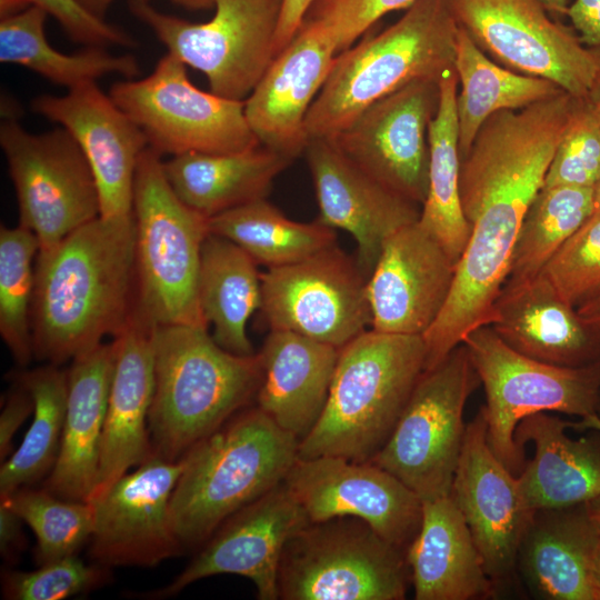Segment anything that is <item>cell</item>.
I'll return each mask as SVG.
<instances>
[{"instance_id": "21", "label": "cell", "mask_w": 600, "mask_h": 600, "mask_svg": "<svg viewBox=\"0 0 600 600\" xmlns=\"http://www.w3.org/2000/svg\"><path fill=\"white\" fill-rule=\"evenodd\" d=\"M31 108L68 130L79 144L97 183L100 217L131 216L136 170L148 147L140 128L96 82L62 97L39 96Z\"/></svg>"}, {"instance_id": "57", "label": "cell", "mask_w": 600, "mask_h": 600, "mask_svg": "<svg viewBox=\"0 0 600 600\" xmlns=\"http://www.w3.org/2000/svg\"><path fill=\"white\" fill-rule=\"evenodd\" d=\"M177 4L189 9H203L214 4V0H172Z\"/></svg>"}, {"instance_id": "16", "label": "cell", "mask_w": 600, "mask_h": 600, "mask_svg": "<svg viewBox=\"0 0 600 600\" xmlns=\"http://www.w3.org/2000/svg\"><path fill=\"white\" fill-rule=\"evenodd\" d=\"M283 482L311 522L358 518L404 550L419 531L421 498L371 461L333 456L297 458Z\"/></svg>"}, {"instance_id": "39", "label": "cell", "mask_w": 600, "mask_h": 600, "mask_svg": "<svg viewBox=\"0 0 600 600\" xmlns=\"http://www.w3.org/2000/svg\"><path fill=\"white\" fill-rule=\"evenodd\" d=\"M39 252L36 234L18 226L0 229V334L19 366L33 353L32 303L36 283L33 261Z\"/></svg>"}, {"instance_id": "12", "label": "cell", "mask_w": 600, "mask_h": 600, "mask_svg": "<svg viewBox=\"0 0 600 600\" xmlns=\"http://www.w3.org/2000/svg\"><path fill=\"white\" fill-rule=\"evenodd\" d=\"M0 144L12 179L20 226L32 231L39 252L50 251L70 233L100 216L91 168L64 128L27 132L16 120L0 128Z\"/></svg>"}, {"instance_id": "26", "label": "cell", "mask_w": 600, "mask_h": 600, "mask_svg": "<svg viewBox=\"0 0 600 600\" xmlns=\"http://www.w3.org/2000/svg\"><path fill=\"white\" fill-rule=\"evenodd\" d=\"M117 357V342L76 358L67 371L68 398L56 463L44 489L88 502L97 483L102 432Z\"/></svg>"}, {"instance_id": "45", "label": "cell", "mask_w": 600, "mask_h": 600, "mask_svg": "<svg viewBox=\"0 0 600 600\" xmlns=\"http://www.w3.org/2000/svg\"><path fill=\"white\" fill-rule=\"evenodd\" d=\"M54 17L69 37L88 47L119 44L131 47L134 41L86 9L78 0H23Z\"/></svg>"}, {"instance_id": "36", "label": "cell", "mask_w": 600, "mask_h": 600, "mask_svg": "<svg viewBox=\"0 0 600 600\" xmlns=\"http://www.w3.org/2000/svg\"><path fill=\"white\" fill-rule=\"evenodd\" d=\"M208 226L210 233L232 241L267 268L288 266L337 244L334 229L318 220L293 221L266 198L209 218Z\"/></svg>"}, {"instance_id": "54", "label": "cell", "mask_w": 600, "mask_h": 600, "mask_svg": "<svg viewBox=\"0 0 600 600\" xmlns=\"http://www.w3.org/2000/svg\"><path fill=\"white\" fill-rule=\"evenodd\" d=\"M571 428L579 431H587L590 429L600 431V416L592 413L580 418L579 421L571 423Z\"/></svg>"}, {"instance_id": "59", "label": "cell", "mask_w": 600, "mask_h": 600, "mask_svg": "<svg viewBox=\"0 0 600 600\" xmlns=\"http://www.w3.org/2000/svg\"><path fill=\"white\" fill-rule=\"evenodd\" d=\"M597 414L600 416V393H599V398H598V403H597Z\"/></svg>"}, {"instance_id": "48", "label": "cell", "mask_w": 600, "mask_h": 600, "mask_svg": "<svg viewBox=\"0 0 600 600\" xmlns=\"http://www.w3.org/2000/svg\"><path fill=\"white\" fill-rule=\"evenodd\" d=\"M22 520L8 506L0 504V553L2 558L13 563L26 547L22 531Z\"/></svg>"}, {"instance_id": "6", "label": "cell", "mask_w": 600, "mask_h": 600, "mask_svg": "<svg viewBox=\"0 0 600 600\" xmlns=\"http://www.w3.org/2000/svg\"><path fill=\"white\" fill-rule=\"evenodd\" d=\"M136 311L153 326L208 328L198 298L201 249L208 218L176 194L161 154L147 147L133 186Z\"/></svg>"}, {"instance_id": "40", "label": "cell", "mask_w": 600, "mask_h": 600, "mask_svg": "<svg viewBox=\"0 0 600 600\" xmlns=\"http://www.w3.org/2000/svg\"><path fill=\"white\" fill-rule=\"evenodd\" d=\"M1 502L34 532L39 566L77 554L91 539L93 510L89 502L62 499L44 488L29 487L1 498Z\"/></svg>"}, {"instance_id": "53", "label": "cell", "mask_w": 600, "mask_h": 600, "mask_svg": "<svg viewBox=\"0 0 600 600\" xmlns=\"http://www.w3.org/2000/svg\"><path fill=\"white\" fill-rule=\"evenodd\" d=\"M592 580L596 600H600V537L597 542L592 560Z\"/></svg>"}, {"instance_id": "22", "label": "cell", "mask_w": 600, "mask_h": 600, "mask_svg": "<svg viewBox=\"0 0 600 600\" xmlns=\"http://www.w3.org/2000/svg\"><path fill=\"white\" fill-rule=\"evenodd\" d=\"M304 156L319 207L318 221L349 232L369 278L390 236L420 219L421 206L389 189L353 163L328 138L309 139Z\"/></svg>"}, {"instance_id": "58", "label": "cell", "mask_w": 600, "mask_h": 600, "mask_svg": "<svg viewBox=\"0 0 600 600\" xmlns=\"http://www.w3.org/2000/svg\"><path fill=\"white\" fill-rule=\"evenodd\" d=\"M600 211V178L593 186V212Z\"/></svg>"}, {"instance_id": "3", "label": "cell", "mask_w": 600, "mask_h": 600, "mask_svg": "<svg viewBox=\"0 0 600 600\" xmlns=\"http://www.w3.org/2000/svg\"><path fill=\"white\" fill-rule=\"evenodd\" d=\"M298 448L299 440L257 406L193 446L170 499L182 550L202 546L230 516L282 483Z\"/></svg>"}, {"instance_id": "28", "label": "cell", "mask_w": 600, "mask_h": 600, "mask_svg": "<svg viewBox=\"0 0 600 600\" xmlns=\"http://www.w3.org/2000/svg\"><path fill=\"white\" fill-rule=\"evenodd\" d=\"M599 537L586 503L536 510L516 569L539 599L596 600L592 560Z\"/></svg>"}, {"instance_id": "51", "label": "cell", "mask_w": 600, "mask_h": 600, "mask_svg": "<svg viewBox=\"0 0 600 600\" xmlns=\"http://www.w3.org/2000/svg\"><path fill=\"white\" fill-rule=\"evenodd\" d=\"M586 101L589 104L593 116L600 123V72L593 81L586 97Z\"/></svg>"}, {"instance_id": "44", "label": "cell", "mask_w": 600, "mask_h": 600, "mask_svg": "<svg viewBox=\"0 0 600 600\" xmlns=\"http://www.w3.org/2000/svg\"><path fill=\"white\" fill-rule=\"evenodd\" d=\"M416 0H313L303 21L322 26L338 53L350 48L384 14L407 9Z\"/></svg>"}, {"instance_id": "29", "label": "cell", "mask_w": 600, "mask_h": 600, "mask_svg": "<svg viewBox=\"0 0 600 600\" xmlns=\"http://www.w3.org/2000/svg\"><path fill=\"white\" fill-rule=\"evenodd\" d=\"M572 421L548 412L522 419L514 432L518 449L526 454L529 441L534 457L517 476L530 509L563 508L586 503L600 494V431L571 439L566 430Z\"/></svg>"}, {"instance_id": "55", "label": "cell", "mask_w": 600, "mask_h": 600, "mask_svg": "<svg viewBox=\"0 0 600 600\" xmlns=\"http://www.w3.org/2000/svg\"><path fill=\"white\" fill-rule=\"evenodd\" d=\"M86 9H88L93 14L102 18V14L106 12L108 7L114 0H78Z\"/></svg>"}, {"instance_id": "8", "label": "cell", "mask_w": 600, "mask_h": 600, "mask_svg": "<svg viewBox=\"0 0 600 600\" xmlns=\"http://www.w3.org/2000/svg\"><path fill=\"white\" fill-rule=\"evenodd\" d=\"M462 343L484 389L489 446L516 476L526 464L514 441L522 419L549 411L579 418L597 413L600 360L580 367L542 362L510 348L489 324L470 331Z\"/></svg>"}, {"instance_id": "56", "label": "cell", "mask_w": 600, "mask_h": 600, "mask_svg": "<svg viewBox=\"0 0 600 600\" xmlns=\"http://www.w3.org/2000/svg\"><path fill=\"white\" fill-rule=\"evenodd\" d=\"M589 517L600 531V494L586 502Z\"/></svg>"}, {"instance_id": "13", "label": "cell", "mask_w": 600, "mask_h": 600, "mask_svg": "<svg viewBox=\"0 0 600 600\" xmlns=\"http://www.w3.org/2000/svg\"><path fill=\"white\" fill-rule=\"evenodd\" d=\"M458 27L502 67L547 79L586 99L600 72V49L549 18L539 0H447Z\"/></svg>"}, {"instance_id": "32", "label": "cell", "mask_w": 600, "mask_h": 600, "mask_svg": "<svg viewBox=\"0 0 600 600\" xmlns=\"http://www.w3.org/2000/svg\"><path fill=\"white\" fill-rule=\"evenodd\" d=\"M257 262L232 241L209 233L202 244L198 298L213 339L223 349L251 356L247 333L252 313L261 306V274Z\"/></svg>"}, {"instance_id": "10", "label": "cell", "mask_w": 600, "mask_h": 600, "mask_svg": "<svg viewBox=\"0 0 600 600\" xmlns=\"http://www.w3.org/2000/svg\"><path fill=\"white\" fill-rule=\"evenodd\" d=\"M283 0H214L213 17L192 23L130 0L131 12L177 57L208 79L211 92L244 101L274 56Z\"/></svg>"}, {"instance_id": "2", "label": "cell", "mask_w": 600, "mask_h": 600, "mask_svg": "<svg viewBox=\"0 0 600 600\" xmlns=\"http://www.w3.org/2000/svg\"><path fill=\"white\" fill-rule=\"evenodd\" d=\"M152 348V454L177 461L247 408L261 381L260 358L229 352L207 328L189 324L154 326Z\"/></svg>"}, {"instance_id": "11", "label": "cell", "mask_w": 600, "mask_h": 600, "mask_svg": "<svg viewBox=\"0 0 600 600\" xmlns=\"http://www.w3.org/2000/svg\"><path fill=\"white\" fill-rule=\"evenodd\" d=\"M109 96L160 154L226 153L260 144L246 118L244 101L198 89L186 64L171 53L148 77L116 82Z\"/></svg>"}, {"instance_id": "25", "label": "cell", "mask_w": 600, "mask_h": 600, "mask_svg": "<svg viewBox=\"0 0 600 600\" xmlns=\"http://www.w3.org/2000/svg\"><path fill=\"white\" fill-rule=\"evenodd\" d=\"M489 326L513 350L529 358L563 367L600 360V342L549 280L504 284Z\"/></svg>"}, {"instance_id": "27", "label": "cell", "mask_w": 600, "mask_h": 600, "mask_svg": "<svg viewBox=\"0 0 600 600\" xmlns=\"http://www.w3.org/2000/svg\"><path fill=\"white\" fill-rule=\"evenodd\" d=\"M339 348L301 334L270 330L261 351L257 407L299 441L324 409Z\"/></svg>"}, {"instance_id": "4", "label": "cell", "mask_w": 600, "mask_h": 600, "mask_svg": "<svg viewBox=\"0 0 600 600\" xmlns=\"http://www.w3.org/2000/svg\"><path fill=\"white\" fill-rule=\"evenodd\" d=\"M426 370L422 336L366 330L340 348L328 399L298 458L371 461Z\"/></svg>"}, {"instance_id": "20", "label": "cell", "mask_w": 600, "mask_h": 600, "mask_svg": "<svg viewBox=\"0 0 600 600\" xmlns=\"http://www.w3.org/2000/svg\"><path fill=\"white\" fill-rule=\"evenodd\" d=\"M456 270L457 262L419 220L396 231L367 281L371 329L423 336L449 298Z\"/></svg>"}, {"instance_id": "41", "label": "cell", "mask_w": 600, "mask_h": 600, "mask_svg": "<svg viewBox=\"0 0 600 600\" xmlns=\"http://www.w3.org/2000/svg\"><path fill=\"white\" fill-rule=\"evenodd\" d=\"M541 273L576 309L600 294V211L562 244Z\"/></svg>"}, {"instance_id": "24", "label": "cell", "mask_w": 600, "mask_h": 600, "mask_svg": "<svg viewBox=\"0 0 600 600\" xmlns=\"http://www.w3.org/2000/svg\"><path fill=\"white\" fill-rule=\"evenodd\" d=\"M153 327L134 310L122 332L113 338L117 357L91 496L152 456L149 412L154 392Z\"/></svg>"}, {"instance_id": "52", "label": "cell", "mask_w": 600, "mask_h": 600, "mask_svg": "<svg viewBox=\"0 0 600 600\" xmlns=\"http://www.w3.org/2000/svg\"><path fill=\"white\" fill-rule=\"evenodd\" d=\"M539 2L554 18L567 16L568 0H539Z\"/></svg>"}, {"instance_id": "18", "label": "cell", "mask_w": 600, "mask_h": 600, "mask_svg": "<svg viewBox=\"0 0 600 600\" xmlns=\"http://www.w3.org/2000/svg\"><path fill=\"white\" fill-rule=\"evenodd\" d=\"M450 494L497 590L517 571L518 550L534 511L522 496L518 477L489 446L481 408L466 427Z\"/></svg>"}, {"instance_id": "47", "label": "cell", "mask_w": 600, "mask_h": 600, "mask_svg": "<svg viewBox=\"0 0 600 600\" xmlns=\"http://www.w3.org/2000/svg\"><path fill=\"white\" fill-rule=\"evenodd\" d=\"M567 16L583 44L600 49V0H574Z\"/></svg>"}, {"instance_id": "1", "label": "cell", "mask_w": 600, "mask_h": 600, "mask_svg": "<svg viewBox=\"0 0 600 600\" xmlns=\"http://www.w3.org/2000/svg\"><path fill=\"white\" fill-rule=\"evenodd\" d=\"M137 300L133 213L98 217L36 259L32 342L37 359L59 366L116 338Z\"/></svg>"}, {"instance_id": "34", "label": "cell", "mask_w": 600, "mask_h": 600, "mask_svg": "<svg viewBox=\"0 0 600 600\" xmlns=\"http://www.w3.org/2000/svg\"><path fill=\"white\" fill-rule=\"evenodd\" d=\"M453 66L461 86L457 93L461 158L484 121L497 111L519 110L563 91L547 79L518 73L498 64L460 27Z\"/></svg>"}, {"instance_id": "5", "label": "cell", "mask_w": 600, "mask_h": 600, "mask_svg": "<svg viewBox=\"0 0 600 600\" xmlns=\"http://www.w3.org/2000/svg\"><path fill=\"white\" fill-rule=\"evenodd\" d=\"M459 27L447 0H416L393 24L339 52L310 107L311 138H332L366 108L419 79L453 68Z\"/></svg>"}, {"instance_id": "14", "label": "cell", "mask_w": 600, "mask_h": 600, "mask_svg": "<svg viewBox=\"0 0 600 600\" xmlns=\"http://www.w3.org/2000/svg\"><path fill=\"white\" fill-rule=\"evenodd\" d=\"M368 277L337 244L261 273L260 310L271 330L342 348L372 321Z\"/></svg>"}, {"instance_id": "33", "label": "cell", "mask_w": 600, "mask_h": 600, "mask_svg": "<svg viewBox=\"0 0 600 600\" xmlns=\"http://www.w3.org/2000/svg\"><path fill=\"white\" fill-rule=\"evenodd\" d=\"M438 110L429 123V187L419 223L431 233L458 263L470 238L463 214L459 173V127L457 116V71L446 70L440 80Z\"/></svg>"}, {"instance_id": "42", "label": "cell", "mask_w": 600, "mask_h": 600, "mask_svg": "<svg viewBox=\"0 0 600 600\" xmlns=\"http://www.w3.org/2000/svg\"><path fill=\"white\" fill-rule=\"evenodd\" d=\"M102 564H88L77 554L33 571L6 570L1 574L2 596L10 600H61L104 584L110 572Z\"/></svg>"}, {"instance_id": "7", "label": "cell", "mask_w": 600, "mask_h": 600, "mask_svg": "<svg viewBox=\"0 0 600 600\" xmlns=\"http://www.w3.org/2000/svg\"><path fill=\"white\" fill-rule=\"evenodd\" d=\"M411 582L407 550L353 517L308 522L287 541L278 599L402 600Z\"/></svg>"}, {"instance_id": "49", "label": "cell", "mask_w": 600, "mask_h": 600, "mask_svg": "<svg viewBox=\"0 0 600 600\" xmlns=\"http://www.w3.org/2000/svg\"><path fill=\"white\" fill-rule=\"evenodd\" d=\"M313 0H283L274 40L277 57L293 39L300 29Z\"/></svg>"}, {"instance_id": "19", "label": "cell", "mask_w": 600, "mask_h": 600, "mask_svg": "<svg viewBox=\"0 0 600 600\" xmlns=\"http://www.w3.org/2000/svg\"><path fill=\"white\" fill-rule=\"evenodd\" d=\"M308 522L304 510L282 482L223 521L186 569L149 596L167 598L198 580L230 573L250 579L259 599L276 600L283 548Z\"/></svg>"}, {"instance_id": "30", "label": "cell", "mask_w": 600, "mask_h": 600, "mask_svg": "<svg viewBox=\"0 0 600 600\" xmlns=\"http://www.w3.org/2000/svg\"><path fill=\"white\" fill-rule=\"evenodd\" d=\"M407 560L417 600L487 599L497 592L451 494L422 500L421 524Z\"/></svg>"}, {"instance_id": "9", "label": "cell", "mask_w": 600, "mask_h": 600, "mask_svg": "<svg viewBox=\"0 0 600 600\" xmlns=\"http://www.w3.org/2000/svg\"><path fill=\"white\" fill-rule=\"evenodd\" d=\"M480 382L463 343L424 370L391 436L371 462L421 500L451 493L466 427V402Z\"/></svg>"}, {"instance_id": "38", "label": "cell", "mask_w": 600, "mask_h": 600, "mask_svg": "<svg viewBox=\"0 0 600 600\" xmlns=\"http://www.w3.org/2000/svg\"><path fill=\"white\" fill-rule=\"evenodd\" d=\"M592 213L593 188L542 187L521 222L504 284L524 282L540 274Z\"/></svg>"}, {"instance_id": "17", "label": "cell", "mask_w": 600, "mask_h": 600, "mask_svg": "<svg viewBox=\"0 0 600 600\" xmlns=\"http://www.w3.org/2000/svg\"><path fill=\"white\" fill-rule=\"evenodd\" d=\"M184 467L152 454L89 499L90 556L104 567H154L182 548L170 521V499Z\"/></svg>"}, {"instance_id": "43", "label": "cell", "mask_w": 600, "mask_h": 600, "mask_svg": "<svg viewBox=\"0 0 600 600\" xmlns=\"http://www.w3.org/2000/svg\"><path fill=\"white\" fill-rule=\"evenodd\" d=\"M600 178V123L579 99L549 164L543 187L593 188Z\"/></svg>"}, {"instance_id": "50", "label": "cell", "mask_w": 600, "mask_h": 600, "mask_svg": "<svg viewBox=\"0 0 600 600\" xmlns=\"http://www.w3.org/2000/svg\"><path fill=\"white\" fill-rule=\"evenodd\" d=\"M577 311L582 322L600 342V294L578 307Z\"/></svg>"}, {"instance_id": "23", "label": "cell", "mask_w": 600, "mask_h": 600, "mask_svg": "<svg viewBox=\"0 0 600 600\" xmlns=\"http://www.w3.org/2000/svg\"><path fill=\"white\" fill-rule=\"evenodd\" d=\"M337 47L320 24L303 21L244 100V114L259 142L293 160L304 153L306 119L332 68Z\"/></svg>"}, {"instance_id": "15", "label": "cell", "mask_w": 600, "mask_h": 600, "mask_svg": "<svg viewBox=\"0 0 600 600\" xmlns=\"http://www.w3.org/2000/svg\"><path fill=\"white\" fill-rule=\"evenodd\" d=\"M440 79H419L366 108L331 139L369 176L422 206L429 187V123Z\"/></svg>"}, {"instance_id": "37", "label": "cell", "mask_w": 600, "mask_h": 600, "mask_svg": "<svg viewBox=\"0 0 600 600\" xmlns=\"http://www.w3.org/2000/svg\"><path fill=\"white\" fill-rule=\"evenodd\" d=\"M33 399V418L19 448L0 469V497L29 487L52 470L62 437L68 398L67 372L47 364L17 374Z\"/></svg>"}, {"instance_id": "31", "label": "cell", "mask_w": 600, "mask_h": 600, "mask_svg": "<svg viewBox=\"0 0 600 600\" xmlns=\"http://www.w3.org/2000/svg\"><path fill=\"white\" fill-rule=\"evenodd\" d=\"M291 162L260 143L236 152L174 156L163 162V170L180 200L209 219L264 199Z\"/></svg>"}, {"instance_id": "35", "label": "cell", "mask_w": 600, "mask_h": 600, "mask_svg": "<svg viewBox=\"0 0 600 600\" xmlns=\"http://www.w3.org/2000/svg\"><path fill=\"white\" fill-rule=\"evenodd\" d=\"M46 16L39 7L30 6L2 17L1 62L21 64L69 90L96 82L109 73H119L128 79L140 73L139 63L131 54H110L101 47H88L73 54L56 50L44 36Z\"/></svg>"}, {"instance_id": "46", "label": "cell", "mask_w": 600, "mask_h": 600, "mask_svg": "<svg viewBox=\"0 0 600 600\" xmlns=\"http://www.w3.org/2000/svg\"><path fill=\"white\" fill-rule=\"evenodd\" d=\"M33 413V399L29 391L14 380L0 416V459L3 461L12 450V440L20 426Z\"/></svg>"}]
</instances>
